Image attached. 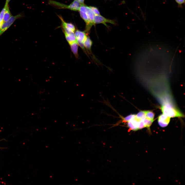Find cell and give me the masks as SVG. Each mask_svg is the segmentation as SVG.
Segmentation results:
<instances>
[{"instance_id":"cell-1","label":"cell","mask_w":185,"mask_h":185,"mask_svg":"<svg viewBox=\"0 0 185 185\" xmlns=\"http://www.w3.org/2000/svg\"><path fill=\"white\" fill-rule=\"evenodd\" d=\"M161 109L163 114L171 118L183 117L184 115L172 105L166 104L162 105Z\"/></svg>"},{"instance_id":"cell-2","label":"cell","mask_w":185,"mask_h":185,"mask_svg":"<svg viewBox=\"0 0 185 185\" xmlns=\"http://www.w3.org/2000/svg\"><path fill=\"white\" fill-rule=\"evenodd\" d=\"M87 6L84 4L81 5L79 10L80 15L86 23V26L85 32L88 34L91 27L93 25L90 21L88 15L86 13Z\"/></svg>"},{"instance_id":"cell-3","label":"cell","mask_w":185,"mask_h":185,"mask_svg":"<svg viewBox=\"0 0 185 185\" xmlns=\"http://www.w3.org/2000/svg\"><path fill=\"white\" fill-rule=\"evenodd\" d=\"M22 17L21 14L12 16L9 20L3 22L0 30V36L9 28L16 19Z\"/></svg>"},{"instance_id":"cell-4","label":"cell","mask_w":185,"mask_h":185,"mask_svg":"<svg viewBox=\"0 0 185 185\" xmlns=\"http://www.w3.org/2000/svg\"><path fill=\"white\" fill-rule=\"evenodd\" d=\"M58 16L61 21L62 27L64 33H75L76 28L74 25L71 23L66 22L61 17L59 16Z\"/></svg>"},{"instance_id":"cell-5","label":"cell","mask_w":185,"mask_h":185,"mask_svg":"<svg viewBox=\"0 0 185 185\" xmlns=\"http://www.w3.org/2000/svg\"><path fill=\"white\" fill-rule=\"evenodd\" d=\"M110 23L113 24H115L114 21L106 18L102 16L99 15H95L94 20V24H96L102 23L107 27L108 26L106 23Z\"/></svg>"},{"instance_id":"cell-6","label":"cell","mask_w":185,"mask_h":185,"mask_svg":"<svg viewBox=\"0 0 185 185\" xmlns=\"http://www.w3.org/2000/svg\"><path fill=\"white\" fill-rule=\"evenodd\" d=\"M170 119V117L162 114L158 117V122L159 125L161 127H165L168 125Z\"/></svg>"},{"instance_id":"cell-7","label":"cell","mask_w":185,"mask_h":185,"mask_svg":"<svg viewBox=\"0 0 185 185\" xmlns=\"http://www.w3.org/2000/svg\"><path fill=\"white\" fill-rule=\"evenodd\" d=\"M76 41L77 43H84L87 37V34L85 31L77 30L75 33Z\"/></svg>"},{"instance_id":"cell-8","label":"cell","mask_w":185,"mask_h":185,"mask_svg":"<svg viewBox=\"0 0 185 185\" xmlns=\"http://www.w3.org/2000/svg\"><path fill=\"white\" fill-rule=\"evenodd\" d=\"M71 50L76 58L78 57V48L79 45L77 42L75 41L69 44Z\"/></svg>"},{"instance_id":"cell-9","label":"cell","mask_w":185,"mask_h":185,"mask_svg":"<svg viewBox=\"0 0 185 185\" xmlns=\"http://www.w3.org/2000/svg\"><path fill=\"white\" fill-rule=\"evenodd\" d=\"M64 33L66 39L69 44L76 41L75 33Z\"/></svg>"},{"instance_id":"cell-10","label":"cell","mask_w":185,"mask_h":185,"mask_svg":"<svg viewBox=\"0 0 185 185\" xmlns=\"http://www.w3.org/2000/svg\"><path fill=\"white\" fill-rule=\"evenodd\" d=\"M69 9L75 11H79L81 5L76 0H74L70 5Z\"/></svg>"},{"instance_id":"cell-11","label":"cell","mask_w":185,"mask_h":185,"mask_svg":"<svg viewBox=\"0 0 185 185\" xmlns=\"http://www.w3.org/2000/svg\"><path fill=\"white\" fill-rule=\"evenodd\" d=\"M5 7H6V8L3 17V22L8 21L12 16L10 11L8 5Z\"/></svg>"},{"instance_id":"cell-12","label":"cell","mask_w":185,"mask_h":185,"mask_svg":"<svg viewBox=\"0 0 185 185\" xmlns=\"http://www.w3.org/2000/svg\"><path fill=\"white\" fill-rule=\"evenodd\" d=\"M92 44V42L89 38L87 36L84 42L85 48L91 51V47Z\"/></svg>"},{"instance_id":"cell-13","label":"cell","mask_w":185,"mask_h":185,"mask_svg":"<svg viewBox=\"0 0 185 185\" xmlns=\"http://www.w3.org/2000/svg\"><path fill=\"white\" fill-rule=\"evenodd\" d=\"M6 7H4L0 13V30L2 25L3 22V17L5 11Z\"/></svg>"},{"instance_id":"cell-14","label":"cell","mask_w":185,"mask_h":185,"mask_svg":"<svg viewBox=\"0 0 185 185\" xmlns=\"http://www.w3.org/2000/svg\"><path fill=\"white\" fill-rule=\"evenodd\" d=\"M154 113L152 111H147L146 114V117L151 119L154 120Z\"/></svg>"},{"instance_id":"cell-15","label":"cell","mask_w":185,"mask_h":185,"mask_svg":"<svg viewBox=\"0 0 185 185\" xmlns=\"http://www.w3.org/2000/svg\"><path fill=\"white\" fill-rule=\"evenodd\" d=\"M89 7L95 14V15H100V12L98 10L97 7L92 6H90Z\"/></svg>"},{"instance_id":"cell-16","label":"cell","mask_w":185,"mask_h":185,"mask_svg":"<svg viewBox=\"0 0 185 185\" xmlns=\"http://www.w3.org/2000/svg\"><path fill=\"white\" fill-rule=\"evenodd\" d=\"M176 2L179 4H181L183 3L184 0H175Z\"/></svg>"},{"instance_id":"cell-17","label":"cell","mask_w":185,"mask_h":185,"mask_svg":"<svg viewBox=\"0 0 185 185\" xmlns=\"http://www.w3.org/2000/svg\"><path fill=\"white\" fill-rule=\"evenodd\" d=\"M10 0H6L5 4L4 6L5 7L7 6L8 5V4Z\"/></svg>"},{"instance_id":"cell-18","label":"cell","mask_w":185,"mask_h":185,"mask_svg":"<svg viewBox=\"0 0 185 185\" xmlns=\"http://www.w3.org/2000/svg\"><path fill=\"white\" fill-rule=\"evenodd\" d=\"M81 4H84V0H76Z\"/></svg>"}]
</instances>
